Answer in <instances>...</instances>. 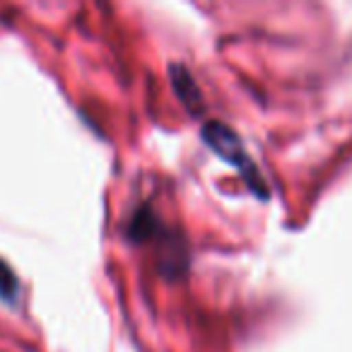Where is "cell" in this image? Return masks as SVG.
Here are the masks:
<instances>
[{
	"instance_id": "3957f363",
	"label": "cell",
	"mask_w": 352,
	"mask_h": 352,
	"mask_svg": "<svg viewBox=\"0 0 352 352\" xmlns=\"http://www.w3.org/2000/svg\"><path fill=\"white\" fill-rule=\"evenodd\" d=\"M17 294H20V280H17V275L12 273L10 265L0 258V299L15 304Z\"/></svg>"
},
{
	"instance_id": "7a4b0ae2",
	"label": "cell",
	"mask_w": 352,
	"mask_h": 352,
	"mask_svg": "<svg viewBox=\"0 0 352 352\" xmlns=\"http://www.w3.org/2000/svg\"><path fill=\"white\" fill-rule=\"evenodd\" d=\"M171 80H174V89L176 94L182 97V102L186 104L191 111H201L203 102H201V92H198L196 82L188 75V70L184 65H171Z\"/></svg>"
},
{
	"instance_id": "6da1fadb",
	"label": "cell",
	"mask_w": 352,
	"mask_h": 352,
	"mask_svg": "<svg viewBox=\"0 0 352 352\" xmlns=\"http://www.w3.org/2000/svg\"><path fill=\"white\" fill-rule=\"evenodd\" d=\"M201 135L212 152H217L227 164H232L239 171V176L244 179L246 186H249L256 196L268 198V186H265V182L261 179L258 169H256V164L251 162V157L246 155L239 135H236L230 126H225L222 121H208L206 126H203Z\"/></svg>"
}]
</instances>
